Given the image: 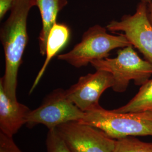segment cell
I'll list each match as a JSON object with an SVG mask.
<instances>
[{
    "label": "cell",
    "mask_w": 152,
    "mask_h": 152,
    "mask_svg": "<svg viewBox=\"0 0 152 152\" xmlns=\"http://www.w3.org/2000/svg\"><path fill=\"white\" fill-rule=\"evenodd\" d=\"M141 2H145L146 3L147 5L149 4V3H151L152 1V0H141Z\"/></svg>",
    "instance_id": "ac0fdd59"
},
{
    "label": "cell",
    "mask_w": 152,
    "mask_h": 152,
    "mask_svg": "<svg viewBox=\"0 0 152 152\" xmlns=\"http://www.w3.org/2000/svg\"><path fill=\"white\" fill-rule=\"evenodd\" d=\"M147 14L149 20L152 25V1L147 5Z\"/></svg>",
    "instance_id": "e0dca14e"
},
{
    "label": "cell",
    "mask_w": 152,
    "mask_h": 152,
    "mask_svg": "<svg viewBox=\"0 0 152 152\" xmlns=\"http://www.w3.org/2000/svg\"><path fill=\"white\" fill-rule=\"evenodd\" d=\"M0 152H23L17 146L12 137L0 132Z\"/></svg>",
    "instance_id": "9a60e30c"
},
{
    "label": "cell",
    "mask_w": 152,
    "mask_h": 152,
    "mask_svg": "<svg viewBox=\"0 0 152 152\" xmlns=\"http://www.w3.org/2000/svg\"><path fill=\"white\" fill-rule=\"evenodd\" d=\"M82 124L103 131L110 137L119 140L127 137L152 136V113H120L99 105L85 113Z\"/></svg>",
    "instance_id": "7a4b0ae2"
},
{
    "label": "cell",
    "mask_w": 152,
    "mask_h": 152,
    "mask_svg": "<svg viewBox=\"0 0 152 152\" xmlns=\"http://www.w3.org/2000/svg\"><path fill=\"white\" fill-rule=\"evenodd\" d=\"M46 152H71L55 130H49L46 140Z\"/></svg>",
    "instance_id": "5bb4252c"
},
{
    "label": "cell",
    "mask_w": 152,
    "mask_h": 152,
    "mask_svg": "<svg viewBox=\"0 0 152 152\" xmlns=\"http://www.w3.org/2000/svg\"><path fill=\"white\" fill-rule=\"evenodd\" d=\"M90 64L96 70L107 71L113 76L115 92H125L131 81L141 86L152 76V63L142 59L132 45L120 49L115 58L94 60Z\"/></svg>",
    "instance_id": "277c9868"
},
{
    "label": "cell",
    "mask_w": 152,
    "mask_h": 152,
    "mask_svg": "<svg viewBox=\"0 0 152 152\" xmlns=\"http://www.w3.org/2000/svg\"><path fill=\"white\" fill-rule=\"evenodd\" d=\"M57 134L71 152H113L115 140L103 131L73 121L59 126Z\"/></svg>",
    "instance_id": "8992f818"
},
{
    "label": "cell",
    "mask_w": 152,
    "mask_h": 152,
    "mask_svg": "<svg viewBox=\"0 0 152 152\" xmlns=\"http://www.w3.org/2000/svg\"><path fill=\"white\" fill-rule=\"evenodd\" d=\"M68 4V0H36L40 12L42 29L38 37L39 53L45 56L49 32L56 23L58 14Z\"/></svg>",
    "instance_id": "8fae6325"
},
{
    "label": "cell",
    "mask_w": 152,
    "mask_h": 152,
    "mask_svg": "<svg viewBox=\"0 0 152 152\" xmlns=\"http://www.w3.org/2000/svg\"><path fill=\"white\" fill-rule=\"evenodd\" d=\"M113 85V77L110 73L96 70L94 73L81 76L77 83L65 90V92L71 102L86 113L99 107L102 95Z\"/></svg>",
    "instance_id": "ba28073f"
},
{
    "label": "cell",
    "mask_w": 152,
    "mask_h": 152,
    "mask_svg": "<svg viewBox=\"0 0 152 152\" xmlns=\"http://www.w3.org/2000/svg\"><path fill=\"white\" fill-rule=\"evenodd\" d=\"M14 0H0V19L2 20L6 14L10 11Z\"/></svg>",
    "instance_id": "2e32d148"
},
{
    "label": "cell",
    "mask_w": 152,
    "mask_h": 152,
    "mask_svg": "<svg viewBox=\"0 0 152 152\" xmlns=\"http://www.w3.org/2000/svg\"><path fill=\"white\" fill-rule=\"evenodd\" d=\"M36 0H14L8 18L2 26L0 38L5 54V71L0 83L8 96L17 100L18 71L27 45V18Z\"/></svg>",
    "instance_id": "6da1fadb"
},
{
    "label": "cell",
    "mask_w": 152,
    "mask_h": 152,
    "mask_svg": "<svg viewBox=\"0 0 152 152\" xmlns=\"http://www.w3.org/2000/svg\"><path fill=\"white\" fill-rule=\"evenodd\" d=\"M113 152H152V143L127 137L115 140Z\"/></svg>",
    "instance_id": "4fadbf2b"
},
{
    "label": "cell",
    "mask_w": 152,
    "mask_h": 152,
    "mask_svg": "<svg viewBox=\"0 0 152 152\" xmlns=\"http://www.w3.org/2000/svg\"><path fill=\"white\" fill-rule=\"evenodd\" d=\"M113 110L120 113H152V79L141 85L139 91L127 103Z\"/></svg>",
    "instance_id": "7c38bea8"
},
{
    "label": "cell",
    "mask_w": 152,
    "mask_h": 152,
    "mask_svg": "<svg viewBox=\"0 0 152 152\" xmlns=\"http://www.w3.org/2000/svg\"><path fill=\"white\" fill-rule=\"evenodd\" d=\"M129 45H131L124 34H110L106 28L96 24L83 34L78 44L68 53L58 55V59L76 68H81L94 60L108 58L113 50Z\"/></svg>",
    "instance_id": "3957f363"
},
{
    "label": "cell",
    "mask_w": 152,
    "mask_h": 152,
    "mask_svg": "<svg viewBox=\"0 0 152 152\" xmlns=\"http://www.w3.org/2000/svg\"><path fill=\"white\" fill-rule=\"evenodd\" d=\"M31 110L27 106L14 100L6 94L0 83V131L13 137L23 125Z\"/></svg>",
    "instance_id": "9c48e42d"
},
{
    "label": "cell",
    "mask_w": 152,
    "mask_h": 152,
    "mask_svg": "<svg viewBox=\"0 0 152 152\" xmlns=\"http://www.w3.org/2000/svg\"><path fill=\"white\" fill-rule=\"evenodd\" d=\"M85 114L68 98L65 90L59 88L49 93L38 108L30 111L26 125L33 128L43 125L53 130L65 123L80 121Z\"/></svg>",
    "instance_id": "5b68a950"
},
{
    "label": "cell",
    "mask_w": 152,
    "mask_h": 152,
    "mask_svg": "<svg viewBox=\"0 0 152 152\" xmlns=\"http://www.w3.org/2000/svg\"><path fill=\"white\" fill-rule=\"evenodd\" d=\"M70 37L71 30L65 24L56 22L51 28L47 40L45 54L46 59L31 88L30 94L33 91L38 85L51 60L67 45Z\"/></svg>",
    "instance_id": "30bf717a"
},
{
    "label": "cell",
    "mask_w": 152,
    "mask_h": 152,
    "mask_svg": "<svg viewBox=\"0 0 152 152\" xmlns=\"http://www.w3.org/2000/svg\"><path fill=\"white\" fill-rule=\"evenodd\" d=\"M106 28L124 34L131 45L152 64V25L147 14V4L140 2L132 15H125L120 20H112Z\"/></svg>",
    "instance_id": "52a82bcc"
}]
</instances>
